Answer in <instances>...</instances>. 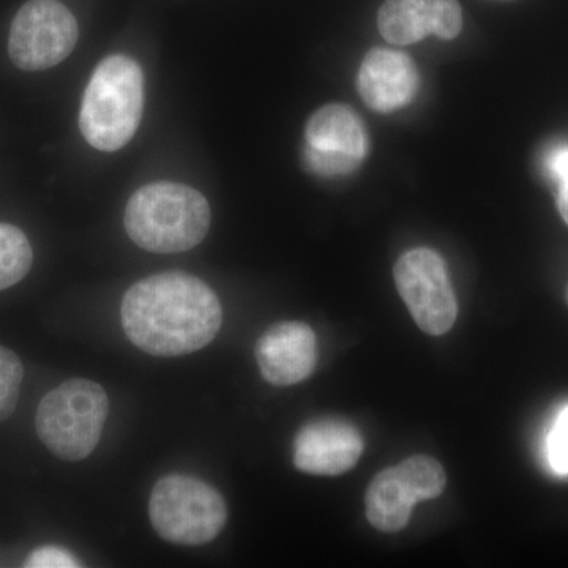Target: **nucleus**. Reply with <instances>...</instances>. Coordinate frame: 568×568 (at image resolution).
<instances>
[{"label": "nucleus", "instance_id": "obj_1", "mask_svg": "<svg viewBox=\"0 0 568 568\" xmlns=\"http://www.w3.org/2000/svg\"><path fill=\"white\" fill-rule=\"evenodd\" d=\"M121 313L130 342L155 357L203 349L223 323L222 305L209 284L182 272L134 283L123 297Z\"/></svg>", "mask_w": 568, "mask_h": 568}, {"label": "nucleus", "instance_id": "obj_2", "mask_svg": "<svg viewBox=\"0 0 568 568\" xmlns=\"http://www.w3.org/2000/svg\"><path fill=\"white\" fill-rule=\"evenodd\" d=\"M211 205L204 194L174 182L142 186L125 209L126 234L151 253L189 252L200 245L211 230Z\"/></svg>", "mask_w": 568, "mask_h": 568}, {"label": "nucleus", "instance_id": "obj_3", "mask_svg": "<svg viewBox=\"0 0 568 568\" xmlns=\"http://www.w3.org/2000/svg\"><path fill=\"white\" fill-rule=\"evenodd\" d=\"M144 110V77L129 55H110L93 71L82 99L80 129L102 152L129 144Z\"/></svg>", "mask_w": 568, "mask_h": 568}, {"label": "nucleus", "instance_id": "obj_4", "mask_svg": "<svg viewBox=\"0 0 568 568\" xmlns=\"http://www.w3.org/2000/svg\"><path fill=\"white\" fill-rule=\"evenodd\" d=\"M108 413L110 399L100 384L80 377L65 381L41 399L37 435L55 457L81 462L99 446Z\"/></svg>", "mask_w": 568, "mask_h": 568}, {"label": "nucleus", "instance_id": "obj_5", "mask_svg": "<svg viewBox=\"0 0 568 568\" xmlns=\"http://www.w3.org/2000/svg\"><path fill=\"white\" fill-rule=\"evenodd\" d=\"M149 517L163 540L201 547L222 532L227 507L223 496L200 478L171 474L153 487Z\"/></svg>", "mask_w": 568, "mask_h": 568}, {"label": "nucleus", "instance_id": "obj_6", "mask_svg": "<svg viewBox=\"0 0 568 568\" xmlns=\"http://www.w3.org/2000/svg\"><path fill=\"white\" fill-rule=\"evenodd\" d=\"M78 22L59 0H29L11 22L9 54L24 71L52 69L77 47Z\"/></svg>", "mask_w": 568, "mask_h": 568}, {"label": "nucleus", "instance_id": "obj_7", "mask_svg": "<svg viewBox=\"0 0 568 568\" xmlns=\"http://www.w3.org/2000/svg\"><path fill=\"white\" fill-rule=\"evenodd\" d=\"M396 290L418 327L428 335H444L458 316L457 295L443 257L429 248L403 253L394 268Z\"/></svg>", "mask_w": 568, "mask_h": 568}, {"label": "nucleus", "instance_id": "obj_8", "mask_svg": "<svg viewBox=\"0 0 568 568\" xmlns=\"http://www.w3.org/2000/svg\"><path fill=\"white\" fill-rule=\"evenodd\" d=\"M366 149L364 123L345 104H327L306 123L304 162L315 174L353 173L364 162Z\"/></svg>", "mask_w": 568, "mask_h": 568}, {"label": "nucleus", "instance_id": "obj_9", "mask_svg": "<svg viewBox=\"0 0 568 568\" xmlns=\"http://www.w3.org/2000/svg\"><path fill=\"white\" fill-rule=\"evenodd\" d=\"M364 454L361 433L342 418L324 417L302 426L294 440V465L312 476H339Z\"/></svg>", "mask_w": 568, "mask_h": 568}, {"label": "nucleus", "instance_id": "obj_10", "mask_svg": "<svg viewBox=\"0 0 568 568\" xmlns=\"http://www.w3.org/2000/svg\"><path fill=\"white\" fill-rule=\"evenodd\" d=\"M261 375L272 386H294L312 376L317 364L315 332L305 323H280L261 335L254 347Z\"/></svg>", "mask_w": 568, "mask_h": 568}, {"label": "nucleus", "instance_id": "obj_11", "mask_svg": "<svg viewBox=\"0 0 568 568\" xmlns=\"http://www.w3.org/2000/svg\"><path fill=\"white\" fill-rule=\"evenodd\" d=\"M418 71L406 54L376 48L365 55L358 71V92L372 110L390 112L416 95Z\"/></svg>", "mask_w": 568, "mask_h": 568}, {"label": "nucleus", "instance_id": "obj_12", "mask_svg": "<svg viewBox=\"0 0 568 568\" xmlns=\"http://www.w3.org/2000/svg\"><path fill=\"white\" fill-rule=\"evenodd\" d=\"M416 504V497L396 466L381 470L366 489V518L373 528L383 532L406 528Z\"/></svg>", "mask_w": 568, "mask_h": 568}, {"label": "nucleus", "instance_id": "obj_13", "mask_svg": "<svg viewBox=\"0 0 568 568\" xmlns=\"http://www.w3.org/2000/svg\"><path fill=\"white\" fill-rule=\"evenodd\" d=\"M377 24L390 43H416L433 33V0H386Z\"/></svg>", "mask_w": 568, "mask_h": 568}, {"label": "nucleus", "instance_id": "obj_14", "mask_svg": "<svg viewBox=\"0 0 568 568\" xmlns=\"http://www.w3.org/2000/svg\"><path fill=\"white\" fill-rule=\"evenodd\" d=\"M32 246L20 227L0 223V291L20 283L31 271Z\"/></svg>", "mask_w": 568, "mask_h": 568}, {"label": "nucleus", "instance_id": "obj_15", "mask_svg": "<svg viewBox=\"0 0 568 568\" xmlns=\"http://www.w3.org/2000/svg\"><path fill=\"white\" fill-rule=\"evenodd\" d=\"M396 467L417 503L436 499L437 496L443 495L447 478L444 467L437 459L426 455H414Z\"/></svg>", "mask_w": 568, "mask_h": 568}, {"label": "nucleus", "instance_id": "obj_16", "mask_svg": "<svg viewBox=\"0 0 568 568\" xmlns=\"http://www.w3.org/2000/svg\"><path fill=\"white\" fill-rule=\"evenodd\" d=\"M24 368L20 357L9 347L0 346V422L7 420L17 409Z\"/></svg>", "mask_w": 568, "mask_h": 568}, {"label": "nucleus", "instance_id": "obj_17", "mask_svg": "<svg viewBox=\"0 0 568 568\" xmlns=\"http://www.w3.org/2000/svg\"><path fill=\"white\" fill-rule=\"evenodd\" d=\"M545 168L558 189V209L568 224V145H558L548 152Z\"/></svg>", "mask_w": 568, "mask_h": 568}, {"label": "nucleus", "instance_id": "obj_18", "mask_svg": "<svg viewBox=\"0 0 568 568\" xmlns=\"http://www.w3.org/2000/svg\"><path fill=\"white\" fill-rule=\"evenodd\" d=\"M549 465L560 476H568V405L560 410L548 437Z\"/></svg>", "mask_w": 568, "mask_h": 568}, {"label": "nucleus", "instance_id": "obj_19", "mask_svg": "<svg viewBox=\"0 0 568 568\" xmlns=\"http://www.w3.org/2000/svg\"><path fill=\"white\" fill-rule=\"evenodd\" d=\"M463 13L458 0H433V33L452 40L462 31Z\"/></svg>", "mask_w": 568, "mask_h": 568}, {"label": "nucleus", "instance_id": "obj_20", "mask_svg": "<svg viewBox=\"0 0 568 568\" xmlns=\"http://www.w3.org/2000/svg\"><path fill=\"white\" fill-rule=\"evenodd\" d=\"M26 568H73L81 567L69 549L61 547H41L33 549L24 562Z\"/></svg>", "mask_w": 568, "mask_h": 568}, {"label": "nucleus", "instance_id": "obj_21", "mask_svg": "<svg viewBox=\"0 0 568 568\" xmlns=\"http://www.w3.org/2000/svg\"><path fill=\"white\" fill-rule=\"evenodd\" d=\"M567 301H568V291H567Z\"/></svg>", "mask_w": 568, "mask_h": 568}]
</instances>
